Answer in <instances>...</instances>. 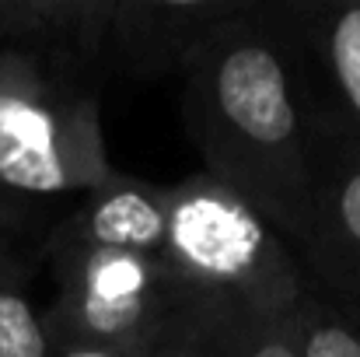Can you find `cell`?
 <instances>
[{
    "label": "cell",
    "instance_id": "cell-8",
    "mask_svg": "<svg viewBox=\"0 0 360 357\" xmlns=\"http://www.w3.org/2000/svg\"><path fill=\"white\" fill-rule=\"evenodd\" d=\"M311 67L326 77L329 113L360 140V0L290 4Z\"/></svg>",
    "mask_w": 360,
    "mask_h": 357
},
{
    "label": "cell",
    "instance_id": "cell-5",
    "mask_svg": "<svg viewBox=\"0 0 360 357\" xmlns=\"http://www.w3.org/2000/svg\"><path fill=\"white\" fill-rule=\"evenodd\" d=\"M248 0H102L88 63L98 77H186Z\"/></svg>",
    "mask_w": 360,
    "mask_h": 357
},
{
    "label": "cell",
    "instance_id": "cell-9",
    "mask_svg": "<svg viewBox=\"0 0 360 357\" xmlns=\"http://www.w3.org/2000/svg\"><path fill=\"white\" fill-rule=\"evenodd\" d=\"M290 330L301 357H360V315L329 298L311 277L290 308Z\"/></svg>",
    "mask_w": 360,
    "mask_h": 357
},
{
    "label": "cell",
    "instance_id": "cell-6",
    "mask_svg": "<svg viewBox=\"0 0 360 357\" xmlns=\"http://www.w3.org/2000/svg\"><path fill=\"white\" fill-rule=\"evenodd\" d=\"M304 273L336 301L360 294V140L322 106L315 182L304 235L294 245Z\"/></svg>",
    "mask_w": 360,
    "mask_h": 357
},
{
    "label": "cell",
    "instance_id": "cell-11",
    "mask_svg": "<svg viewBox=\"0 0 360 357\" xmlns=\"http://www.w3.org/2000/svg\"><path fill=\"white\" fill-rule=\"evenodd\" d=\"M238 357H301L290 315L266 319V315H245L238 322Z\"/></svg>",
    "mask_w": 360,
    "mask_h": 357
},
{
    "label": "cell",
    "instance_id": "cell-4",
    "mask_svg": "<svg viewBox=\"0 0 360 357\" xmlns=\"http://www.w3.org/2000/svg\"><path fill=\"white\" fill-rule=\"evenodd\" d=\"M165 263L196 291L266 319L290 315L308 284L287 238L207 172L168 186Z\"/></svg>",
    "mask_w": 360,
    "mask_h": 357
},
{
    "label": "cell",
    "instance_id": "cell-10",
    "mask_svg": "<svg viewBox=\"0 0 360 357\" xmlns=\"http://www.w3.org/2000/svg\"><path fill=\"white\" fill-rule=\"evenodd\" d=\"M0 357H53L46 308H39L14 263L0 259Z\"/></svg>",
    "mask_w": 360,
    "mask_h": 357
},
{
    "label": "cell",
    "instance_id": "cell-12",
    "mask_svg": "<svg viewBox=\"0 0 360 357\" xmlns=\"http://www.w3.org/2000/svg\"><path fill=\"white\" fill-rule=\"evenodd\" d=\"M238 322L241 312H231L221 322H214L210 330L161 351L158 357H238Z\"/></svg>",
    "mask_w": 360,
    "mask_h": 357
},
{
    "label": "cell",
    "instance_id": "cell-14",
    "mask_svg": "<svg viewBox=\"0 0 360 357\" xmlns=\"http://www.w3.org/2000/svg\"><path fill=\"white\" fill-rule=\"evenodd\" d=\"M340 305H347L350 312H357V315H360V294H357V298H354V301H340Z\"/></svg>",
    "mask_w": 360,
    "mask_h": 357
},
{
    "label": "cell",
    "instance_id": "cell-2",
    "mask_svg": "<svg viewBox=\"0 0 360 357\" xmlns=\"http://www.w3.org/2000/svg\"><path fill=\"white\" fill-rule=\"evenodd\" d=\"M95 81L74 53H0V218L77 203L116 175Z\"/></svg>",
    "mask_w": 360,
    "mask_h": 357
},
{
    "label": "cell",
    "instance_id": "cell-7",
    "mask_svg": "<svg viewBox=\"0 0 360 357\" xmlns=\"http://www.w3.org/2000/svg\"><path fill=\"white\" fill-rule=\"evenodd\" d=\"M168 186L116 172L105 186L84 193L42 238V252H140L165 259Z\"/></svg>",
    "mask_w": 360,
    "mask_h": 357
},
{
    "label": "cell",
    "instance_id": "cell-3",
    "mask_svg": "<svg viewBox=\"0 0 360 357\" xmlns=\"http://www.w3.org/2000/svg\"><path fill=\"white\" fill-rule=\"evenodd\" d=\"M56 277L46 308L53 340L129 351H168L238 312L186 284L161 256L140 252H42Z\"/></svg>",
    "mask_w": 360,
    "mask_h": 357
},
{
    "label": "cell",
    "instance_id": "cell-13",
    "mask_svg": "<svg viewBox=\"0 0 360 357\" xmlns=\"http://www.w3.org/2000/svg\"><path fill=\"white\" fill-rule=\"evenodd\" d=\"M158 354L154 351H129V347H102V344H84V340H53V357H158Z\"/></svg>",
    "mask_w": 360,
    "mask_h": 357
},
{
    "label": "cell",
    "instance_id": "cell-1",
    "mask_svg": "<svg viewBox=\"0 0 360 357\" xmlns=\"http://www.w3.org/2000/svg\"><path fill=\"white\" fill-rule=\"evenodd\" d=\"M182 81V116L207 175L294 249L311 207L322 106L290 4L248 0Z\"/></svg>",
    "mask_w": 360,
    "mask_h": 357
}]
</instances>
